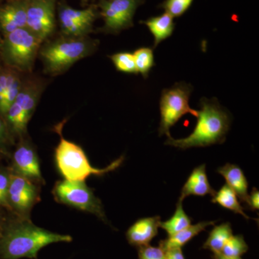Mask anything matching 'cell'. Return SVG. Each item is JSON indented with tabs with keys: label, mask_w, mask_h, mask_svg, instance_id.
<instances>
[{
	"label": "cell",
	"mask_w": 259,
	"mask_h": 259,
	"mask_svg": "<svg viewBox=\"0 0 259 259\" xmlns=\"http://www.w3.org/2000/svg\"><path fill=\"white\" fill-rule=\"evenodd\" d=\"M72 241V237L39 228L21 218L5 223L0 240V259H37L39 250L51 243Z\"/></svg>",
	"instance_id": "obj_1"
},
{
	"label": "cell",
	"mask_w": 259,
	"mask_h": 259,
	"mask_svg": "<svg viewBox=\"0 0 259 259\" xmlns=\"http://www.w3.org/2000/svg\"><path fill=\"white\" fill-rule=\"evenodd\" d=\"M197 125L193 132L185 139H175L169 136L165 144L182 150L206 147L223 144L231 126V117L215 99H201Z\"/></svg>",
	"instance_id": "obj_2"
},
{
	"label": "cell",
	"mask_w": 259,
	"mask_h": 259,
	"mask_svg": "<svg viewBox=\"0 0 259 259\" xmlns=\"http://www.w3.org/2000/svg\"><path fill=\"white\" fill-rule=\"evenodd\" d=\"M99 41L88 36H64L46 42L39 51L44 71L57 76L67 71L75 63L91 56L98 48Z\"/></svg>",
	"instance_id": "obj_3"
},
{
	"label": "cell",
	"mask_w": 259,
	"mask_h": 259,
	"mask_svg": "<svg viewBox=\"0 0 259 259\" xmlns=\"http://www.w3.org/2000/svg\"><path fill=\"white\" fill-rule=\"evenodd\" d=\"M64 123L63 122L55 126V131L61 138L60 142L56 148L55 160L58 169L65 180L84 182L91 175L102 176L114 171L122 164L125 158L124 156L117 158L104 168H97L92 166L82 148L63 137Z\"/></svg>",
	"instance_id": "obj_4"
},
{
	"label": "cell",
	"mask_w": 259,
	"mask_h": 259,
	"mask_svg": "<svg viewBox=\"0 0 259 259\" xmlns=\"http://www.w3.org/2000/svg\"><path fill=\"white\" fill-rule=\"evenodd\" d=\"M42 42L28 28L18 29L4 35L0 54L8 67L20 73L28 74L34 64Z\"/></svg>",
	"instance_id": "obj_5"
},
{
	"label": "cell",
	"mask_w": 259,
	"mask_h": 259,
	"mask_svg": "<svg viewBox=\"0 0 259 259\" xmlns=\"http://www.w3.org/2000/svg\"><path fill=\"white\" fill-rule=\"evenodd\" d=\"M45 86V83L39 78L23 79L20 93L5 116L7 125L11 132L18 136L26 133L29 120L36 108Z\"/></svg>",
	"instance_id": "obj_6"
},
{
	"label": "cell",
	"mask_w": 259,
	"mask_h": 259,
	"mask_svg": "<svg viewBox=\"0 0 259 259\" xmlns=\"http://www.w3.org/2000/svg\"><path fill=\"white\" fill-rule=\"evenodd\" d=\"M192 91L193 87L185 81L176 83L162 91L160 99L161 121L158 127L160 136H171L170 129L186 114L197 117L198 110H193L189 105Z\"/></svg>",
	"instance_id": "obj_7"
},
{
	"label": "cell",
	"mask_w": 259,
	"mask_h": 259,
	"mask_svg": "<svg viewBox=\"0 0 259 259\" xmlns=\"http://www.w3.org/2000/svg\"><path fill=\"white\" fill-rule=\"evenodd\" d=\"M53 194L58 202L92 213L102 221L106 220L101 201L84 182L59 181L54 186Z\"/></svg>",
	"instance_id": "obj_8"
},
{
	"label": "cell",
	"mask_w": 259,
	"mask_h": 259,
	"mask_svg": "<svg viewBox=\"0 0 259 259\" xmlns=\"http://www.w3.org/2000/svg\"><path fill=\"white\" fill-rule=\"evenodd\" d=\"M144 0H100L98 9L104 20L99 31L107 34H119L134 26V17Z\"/></svg>",
	"instance_id": "obj_9"
},
{
	"label": "cell",
	"mask_w": 259,
	"mask_h": 259,
	"mask_svg": "<svg viewBox=\"0 0 259 259\" xmlns=\"http://www.w3.org/2000/svg\"><path fill=\"white\" fill-rule=\"evenodd\" d=\"M26 28L42 42L56 29V0H26Z\"/></svg>",
	"instance_id": "obj_10"
},
{
	"label": "cell",
	"mask_w": 259,
	"mask_h": 259,
	"mask_svg": "<svg viewBox=\"0 0 259 259\" xmlns=\"http://www.w3.org/2000/svg\"><path fill=\"white\" fill-rule=\"evenodd\" d=\"M38 194L32 181L10 172L8 193V207L21 218L28 217L32 207L37 202Z\"/></svg>",
	"instance_id": "obj_11"
},
{
	"label": "cell",
	"mask_w": 259,
	"mask_h": 259,
	"mask_svg": "<svg viewBox=\"0 0 259 259\" xmlns=\"http://www.w3.org/2000/svg\"><path fill=\"white\" fill-rule=\"evenodd\" d=\"M13 172L32 182L42 181L36 151L28 141L20 143L13 153Z\"/></svg>",
	"instance_id": "obj_12"
},
{
	"label": "cell",
	"mask_w": 259,
	"mask_h": 259,
	"mask_svg": "<svg viewBox=\"0 0 259 259\" xmlns=\"http://www.w3.org/2000/svg\"><path fill=\"white\" fill-rule=\"evenodd\" d=\"M26 0H10L0 7V30L3 35L26 28Z\"/></svg>",
	"instance_id": "obj_13"
},
{
	"label": "cell",
	"mask_w": 259,
	"mask_h": 259,
	"mask_svg": "<svg viewBox=\"0 0 259 259\" xmlns=\"http://www.w3.org/2000/svg\"><path fill=\"white\" fill-rule=\"evenodd\" d=\"M161 222L159 216L139 220L126 232L127 241L138 248L149 245L150 242L157 236Z\"/></svg>",
	"instance_id": "obj_14"
},
{
	"label": "cell",
	"mask_w": 259,
	"mask_h": 259,
	"mask_svg": "<svg viewBox=\"0 0 259 259\" xmlns=\"http://www.w3.org/2000/svg\"><path fill=\"white\" fill-rule=\"evenodd\" d=\"M214 193L215 191L211 187L207 178L205 164H202L196 167L191 173L182 187L179 201L183 202L186 197L191 195L204 197L207 194L213 196Z\"/></svg>",
	"instance_id": "obj_15"
},
{
	"label": "cell",
	"mask_w": 259,
	"mask_h": 259,
	"mask_svg": "<svg viewBox=\"0 0 259 259\" xmlns=\"http://www.w3.org/2000/svg\"><path fill=\"white\" fill-rule=\"evenodd\" d=\"M218 172L224 177L226 185L234 191L241 202L246 203L248 197V184L241 168L237 165L226 163L225 166L220 167Z\"/></svg>",
	"instance_id": "obj_16"
},
{
	"label": "cell",
	"mask_w": 259,
	"mask_h": 259,
	"mask_svg": "<svg viewBox=\"0 0 259 259\" xmlns=\"http://www.w3.org/2000/svg\"><path fill=\"white\" fill-rule=\"evenodd\" d=\"M216 223L217 221H203L195 225H191L175 235L168 236L166 239L162 240L160 241L159 246L164 250L173 248H182L192 238L204 231L207 227L213 226Z\"/></svg>",
	"instance_id": "obj_17"
},
{
	"label": "cell",
	"mask_w": 259,
	"mask_h": 259,
	"mask_svg": "<svg viewBox=\"0 0 259 259\" xmlns=\"http://www.w3.org/2000/svg\"><path fill=\"white\" fill-rule=\"evenodd\" d=\"M141 23L146 25L152 33L154 37L153 48L157 47L158 44L171 36L175 27L174 18L166 13L153 17Z\"/></svg>",
	"instance_id": "obj_18"
},
{
	"label": "cell",
	"mask_w": 259,
	"mask_h": 259,
	"mask_svg": "<svg viewBox=\"0 0 259 259\" xmlns=\"http://www.w3.org/2000/svg\"><path fill=\"white\" fill-rule=\"evenodd\" d=\"M233 236V230L229 223H223L214 226L209 233L207 241L204 242L202 248L211 250L213 253H220L226 242Z\"/></svg>",
	"instance_id": "obj_19"
},
{
	"label": "cell",
	"mask_w": 259,
	"mask_h": 259,
	"mask_svg": "<svg viewBox=\"0 0 259 259\" xmlns=\"http://www.w3.org/2000/svg\"><path fill=\"white\" fill-rule=\"evenodd\" d=\"M212 202L213 203L220 204L224 208L233 211L236 214H241L245 219H251L245 214L236 194L228 185L223 186L218 192H215L212 196Z\"/></svg>",
	"instance_id": "obj_20"
},
{
	"label": "cell",
	"mask_w": 259,
	"mask_h": 259,
	"mask_svg": "<svg viewBox=\"0 0 259 259\" xmlns=\"http://www.w3.org/2000/svg\"><path fill=\"white\" fill-rule=\"evenodd\" d=\"M192 220L184 210L182 202L178 201L175 214L168 221L160 223V228L166 232L168 236L175 235L191 226Z\"/></svg>",
	"instance_id": "obj_21"
},
{
	"label": "cell",
	"mask_w": 259,
	"mask_h": 259,
	"mask_svg": "<svg viewBox=\"0 0 259 259\" xmlns=\"http://www.w3.org/2000/svg\"><path fill=\"white\" fill-rule=\"evenodd\" d=\"M138 74L140 73L146 79L150 71L154 66V56L151 48H140L133 53Z\"/></svg>",
	"instance_id": "obj_22"
},
{
	"label": "cell",
	"mask_w": 259,
	"mask_h": 259,
	"mask_svg": "<svg viewBox=\"0 0 259 259\" xmlns=\"http://www.w3.org/2000/svg\"><path fill=\"white\" fill-rule=\"evenodd\" d=\"M248 246L241 235L232 236L223 246L221 254L227 258H239L246 253Z\"/></svg>",
	"instance_id": "obj_23"
},
{
	"label": "cell",
	"mask_w": 259,
	"mask_h": 259,
	"mask_svg": "<svg viewBox=\"0 0 259 259\" xmlns=\"http://www.w3.org/2000/svg\"><path fill=\"white\" fill-rule=\"evenodd\" d=\"M110 58L117 71L127 74H138L134 54L129 52H119Z\"/></svg>",
	"instance_id": "obj_24"
},
{
	"label": "cell",
	"mask_w": 259,
	"mask_h": 259,
	"mask_svg": "<svg viewBox=\"0 0 259 259\" xmlns=\"http://www.w3.org/2000/svg\"><path fill=\"white\" fill-rule=\"evenodd\" d=\"M23 79H22L20 74L15 77L13 82L7 89L3 102L0 104V115L5 117L7 112L9 110L10 106L13 105L15 99L23 86Z\"/></svg>",
	"instance_id": "obj_25"
},
{
	"label": "cell",
	"mask_w": 259,
	"mask_h": 259,
	"mask_svg": "<svg viewBox=\"0 0 259 259\" xmlns=\"http://www.w3.org/2000/svg\"><path fill=\"white\" fill-rule=\"evenodd\" d=\"M194 0H165L160 8L165 10V13L171 15L172 18H179L190 8Z\"/></svg>",
	"instance_id": "obj_26"
},
{
	"label": "cell",
	"mask_w": 259,
	"mask_h": 259,
	"mask_svg": "<svg viewBox=\"0 0 259 259\" xmlns=\"http://www.w3.org/2000/svg\"><path fill=\"white\" fill-rule=\"evenodd\" d=\"M139 259H166V251L160 246L144 245L139 248Z\"/></svg>",
	"instance_id": "obj_27"
},
{
	"label": "cell",
	"mask_w": 259,
	"mask_h": 259,
	"mask_svg": "<svg viewBox=\"0 0 259 259\" xmlns=\"http://www.w3.org/2000/svg\"><path fill=\"white\" fill-rule=\"evenodd\" d=\"M19 74L20 72L11 68L0 71V104L3 102L7 89Z\"/></svg>",
	"instance_id": "obj_28"
},
{
	"label": "cell",
	"mask_w": 259,
	"mask_h": 259,
	"mask_svg": "<svg viewBox=\"0 0 259 259\" xmlns=\"http://www.w3.org/2000/svg\"><path fill=\"white\" fill-rule=\"evenodd\" d=\"M10 172L0 169V207L9 209L8 203V193L9 189Z\"/></svg>",
	"instance_id": "obj_29"
},
{
	"label": "cell",
	"mask_w": 259,
	"mask_h": 259,
	"mask_svg": "<svg viewBox=\"0 0 259 259\" xmlns=\"http://www.w3.org/2000/svg\"><path fill=\"white\" fill-rule=\"evenodd\" d=\"M10 131L6 122L0 117V150L8 144L10 139Z\"/></svg>",
	"instance_id": "obj_30"
},
{
	"label": "cell",
	"mask_w": 259,
	"mask_h": 259,
	"mask_svg": "<svg viewBox=\"0 0 259 259\" xmlns=\"http://www.w3.org/2000/svg\"><path fill=\"white\" fill-rule=\"evenodd\" d=\"M246 204L251 210H258L259 209V192L257 189L253 188L250 194H248Z\"/></svg>",
	"instance_id": "obj_31"
},
{
	"label": "cell",
	"mask_w": 259,
	"mask_h": 259,
	"mask_svg": "<svg viewBox=\"0 0 259 259\" xmlns=\"http://www.w3.org/2000/svg\"><path fill=\"white\" fill-rule=\"evenodd\" d=\"M166 259H185L182 248H173L165 250Z\"/></svg>",
	"instance_id": "obj_32"
},
{
	"label": "cell",
	"mask_w": 259,
	"mask_h": 259,
	"mask_svg": "<svg viewBox=\"0 0 259 259\" xmlns=\"http://www.w3.org/2000/svg\"><path fill=\"white\" fill-rule=\"evenodd\" d=\"M5 223L3 217H2L1 214H0V240H1L2 236H3V231H4V228L5 226Z\"/></svg>",
	"instance_id": "obj_33"
},
{
	"label": "cell",
	"mask_w": 259,
	"mask_h": 259,
	"mask_svg": "<svg viewBox=\"0 0 259 259\" xmlns=\"http://www.w3.org/2000/svg\"><path fill=\"white\" fill-rule=\"evenodd\" d=\"M213 259H242L241 257L239 258H227V257L223 256L221 253H213Z\"/></svg>",
	"instance_id": "obj_34"
},
{
	"label": "cell",
	"mask_w": 259,
	"mask_h": 259,
	"mask_svg": "<svg viewBox=\"0 0 259 259\" xmlns=\"http://www.w3.org/2000/svg\"><path fill=\"white\" fill-rule=\"evenodd\" d=\"M89 1H90V0H81V4L83 5H86L87 3H89Z\"/></svg>",
	"instance_id": "obj_35"
},
{
	"label": "cell",
	"mask_w": 259,
	"mask_h": 259,
	"mask_svg": "<svg viewBox=\"0 0 259 259\" xmlns=\"http://www.w3.org/2000/svg\"><path fill=\"white\" fill-rule=\"evenodd\" d=\"M2 41H3V39H2L1 37H0V49H1Z\"/></svg>",
	"instance_id": "obj_36"
},
{
	"label": "cell",
	"mask_w": 259,
	"mask_h": 259,
	"mask_svg": "<svg viewBox=\"0 0 259 259\" xmlns=\"http://www.w3.org/2000/svg\"><path fill=\"white\" fill-rule=\"evenodd\" d=\"M0 1H1V0H0Z\"/></svg>",
	"instance_id": "obj_37"
}]
</instances>
